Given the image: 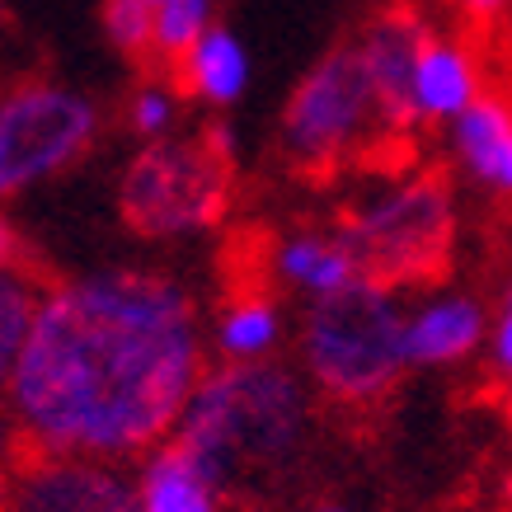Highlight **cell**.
<instances>
[{"label":"cell","instance_id":"cell-26","mask_svg":"<svg viewBox=\"0 0 512 512\" xmlns=\"http://www.w3.org/2000/svg\"><path fill=\"white\" fill-rule=\"evenodd\" d=\"M508 414H512V376H508Z\"/></svg>","mask_w":512,"mask_h":512},{"label":"cell","instance_id":"cell-21","mask_svg":"<svg viewBox=\"0 0 512 512\" xmlns=\"http://www.w3.org/2000/svg\"><path fill=\"white\" fill-rule=\"evenodd\" d=\"M489 362H494V372L508 381L512 376V287L503 292L498 301V311H489Z\"/></svg>","mask_w":512,"mask_h":512},{"label":"cell","instance_id":"cell-10","mask_svg":"<svg viewBox=\"0 0 512 512\" xmlns=\"http://www.w3.org/2000/svg\"><path fill=\"white\" fill-rule=\"evenodd\" d=\"M489 339V311L461 287H437L404 311V357L419 372L461 367Z\"/></svg>","mask_w":512,"mask_h":512},{"label":"cell","instance_id":"cell-6","mask_svg":"<svg viewBox=\"0 0 512 512\" xmlns=\"http://www.w3.org/2000/svg\"><path fill=\"white\" fill-rule=\"evenodd\" d=\"M376 132H386L357 47L339 43L296 80L278 118V151L292 170L329 174L362 156Z\"/></svg>","mask_w":512,"mask_h":512},{"label":"cell","instance_id":"cell-20","mask_svg":"<svg viewBox=\"0 0 512 512\" xmlns=\"http://www.w3.org/2000/svg\"><path fill=\"white\" fill-rule=\"evenodd\" d=\"M99 24L127 57H151V5L146 0H104Z\"/></svg>","mask_w":512,"mask_h":512},{"label":"cell","instance_id":"cell-3","mask_svg":"<svg viewBox=\"0 0 512 512\" xmlns=\"http://www.w3.org/2000/svg\"><path fill=\"white\" fill-rule=\"evenodd\" d=\"M404 306L395 287L357 278L348 292L306 306L301 320V376L325 400L367 409L381 404L409 372Z\"/></svg>","mask_w":512,"mask_h":512},{"label":"cell","instance_id":"cell-17","mask_svg":"<svg viewBox=\"0 0 512 512\" xmlns=\"http://www.w3.org/2000/svg\"><path fill=\"white\" fill-rule=\"evenodd\" d=\"M38 296H43V287L33 282V273L24 264L0 268V395L10 390L15 362L24 353V339H29L33 311H38Z\"/></svg>","mask_w":512,"mask_h":512},{"label":"cell","instance_id":"cell-14","mask_svg":"<svg viewBox=\"0 0 512 512\" xmlns=\"http://www.w3.org/2000/svg\"><path fill=\"white\" fill-rule=\"evenodd\" d=\"M132 489H137V512H221L226 498L174 437L141 456Z\"/></svg>","mask_w":512,"mask_h":512},{"label":"cell","instance_id":"cell-13","mask_svg":"<svg viewBox=\"0 0 512 512\" xmlns=\"http://www.w3.org/2000/svg\"><path fill=\"white\" fill-rule=\"evenodd\" d=\"M451 132V156L466 170L470 184H480L484 193L512 202V99L508 94L484 90Z\"/></svg>","mask_w":512,"mask_h":512},{"label":"cell","instance_id":"cell-5","mask_svg":"<svg viewBox=\"0 0 512 512\" xmlns=\"http://www.w3.org/2000/svg\"><path fill=\"white\" fill-rule=\"evenodd\" d=\"M231 127L146 141L118 179V212L146 240L212 231L231 207Z\"/></svg>","mask_w":512,"mask_h":512},{"label":"cell","instance_id":"cell-12","mask_svg":"<svg viewBox=\"0 0 512 512\" xmlns=\"http://www.w3.org/2000/svg\"><path fill=\"white\" fill-rule=\"evenodd\" d=\"M268 264H273L278 287L301 296L306 306L348 292L362 278V264H357L353 245L343 240V231H315V226L282 235L273 254H268Z\"/></svg>","mask_w":512,"mask_h":512},{"label":"cell","instance_id":"cell-27","mask_svg":"<svg viewBox=\"0 0 512 512\" xmlns=\"http://www.w3.org/2000/svg\"><path fill=\"white\" fill-rule=\"evenodd\" d=\"M0 512H10V503H0Z\"/></svg>","mask_w":512,"mask_h":512},{"label":"cell","instance_id":"cell-8","mask_svg":"<svg viewBox=\"0 0 512 512\" xmlns=\"http://www.w3.org/2000/svg\"><path fill=\"white\" fill-rule=\"evenodd\" d=\"M10 512H137V489L118 461L33 456L10 484Z\"/></svg>","mask_w":512,"mask_h":512},{"label":"cell","instance_id":"cell-4","mask_svg":"<svg viewBox=\"0 0 512 512\" xmlns=\"http://www.w3.org/2000/svg\"><path fill=\"white\" fill-rule=\"evenodd\" d=\"M343 240L353 245L362 278L381 287H419L442 278L456 249V198L442 174H404L367 188L343 212Z\"/></svg>","mask_w":512,"mask_h":512},{"label":"cell","instance_id":"cell-23","mask_svg":"<svg viewBox=\"0 0 512 512\" xmlns=\"http://www.w3.org/2000/svg\"><path fill=\"white\" fill-rule=\"evenodd\" d=\"M24 264V235H19V226L5 212H0V268H15Z\"/></svg>","mask_w":512,"mask_h":512},{"label":"cell","instance_id":"cell-19","mask_svg":"<svg viewBox=\"0 0 512 512\" xmlns=\"http://www.w3.org/2000/svg\"><path fill=\"white\" fill-rule=\"evenodd\" d=\"M179 104H184V90L170 85V80H141L132 99H127V127L137 132L141 141H160L174 137V123H179Z\"/></svg>","mask_w":512,"mask_h":512},{"label":"cell","instance_id":"cell-22","mask_svg":"<svg viewBox=\"0 0 512 512\" xmlns=\"http://www.w3.org/2000/svg\"><path fill=\"white\" fill-rule=\"evenodd\" d=\"M451 10L466 24H475V29H489V24H498L512 10V0H451Z\"/></svg>","mask_w":512,"mask_h":512},{"label":"cell","instance_id":"cell-1","mask_svg":"<svg viewBox=\"0 0 512 512\" xmlns=\"http://www.w3.org/2000/svg\"><path fill=\"white\" fill-rule=\"evenodd\" d=\"M207 372L198 301L156 268H104L38 296L5 404L38 456L132 461L174 433Z\"/></svg>","mask_w":512,"mask_h":512},{"label":"cell","instance_id":"cell-2","mask_svg":"<svg viewBox=\"0 0 512 512\" xmlns=\"http://www.w3.org/2000/svg\"><path fill=\"white\" fill-rule=\"evenodd\" d=\"M170 437L221 494L287 480L311 451L315 390L282 362H221L202 372Z\"/></svg>","mask_w":512,"mask_h":512},{"label":"cell","instance_id":"cell-11","mask_svg":"<svg viewBox=\"0 0 512 512\" xmlns=\"http://www.w3.org/2000/svg\"><path fill=\"white\" fill-rule=\"evenodd\" d=\"M484 94V66L475 57V47L456 33L428 29L414 62V85H409V109H414V127L419 123H456L461 113Z\"/></svg>","mask_w":512,"mask_h":512},{"label":"cell","instance_id":"cell-15","mask_svg":"<svg viewBox=\"0 0 512 512\" xmlns=\"http://www.w3.org/2000/svg\"><path fill=\"white\" fill-rule=\"evenodd\" d=\"M179 90L188 99H202L207 109H231L240 104L249 90V52L240 43V33H231L226 24H212L198 43L188 47L184 57L174 62Z\"/></svg>","mask_w":512,"mask_h":512},{"label":"cell","instance_id":"cell-28","mask_svg":"<svg viewBox=\"0 0 512 512\" xmlns=\"http://www.w3.org/2000/svg\"><path fill=\"white\" fill-rule=\"evenodd\" d=\"M146 5H151V10H156V0H146Z\"/></svg>","mask_w":512,"mask_h":512},{"label":"cell","instance_id":"cell-7","mask_svg":"<svg viewBox=\"0 0 512 512\" xmlns=\"http://www.w3.org/2000/svg\"><path fill=\"white\" fill-rule=\"evenodd\" d=\"M99 141L90 94L52 80H29L0 94V202L66 174Z\"/></svg>","mask_w":512,"mask_h":512},{"label":"cell","instance_id":"cell-25","mask_svg":"<svg viewBox=\"0 0 512 512\" xmlns=\"http://www.w3.org/2000/svg\"><path fill=\"white\" fill-rule=\"evenodd\" d=\"M311 512H353V508H343V503H320V508H311Z\"/></svg>","mask_w":512,"mask_h":512},{"label":"cell","instance_id":"cell-18","mask_svg":"<svg viewBox=\"0 0 512 512\" xmlns=\"http://www.w3.org/2000/svg\"><path fill=\"white\" fill-rule=\"evenodd\" d=\"M217 24V0H156L151 10V62L170 66Z\"/></svg>","mask_w":512,"mask_h":512},{"label":"cell","instance_id":"cell-16","mask_svg":"<svg viewBox=\"0 0 512 512\" xmlns=\"http://www.w3.org/2000/svg\"><path fill=\"white\" fill-rule=\"evenodd\" d=\"M287 339V315L268 292L249 287V292H235L226 306L217 311L212 329H207V343L221 362H273Z\"/></svg>","mask_w":512,"mask_h":512},{"label":"cell","instance_id":"cell-9","mask_svg":"<svg viewBox=\"0 0 512 512\" xmlns=\"http://www.w3.org/2000/svg\"><path fill=\"white\" fill-rule=\"evenodd\" d=\"M428 19L409 10V0H390L381 15L367 19V29L357 33V62L367 71V85L376 94V109L386 132H404L414 127V109H409V85H414V62L419 47L428 38Z\"/></svg>","mask_w":512,"mask_h":512},{"label":"cell","instance_id":"cell-24","mask_svg":"<svg viewBox=\"0 0 512 512\" xmlns=\"http://www.w3.org/2000/svg\"><path fill=\"white\" fill-rule=\"evenodd\" d=\"M15 442H19V423H15V414L10 409H0V461L15 451Z\"/></svg>","mask_w":512,"mask_h":512}]
</instances>
